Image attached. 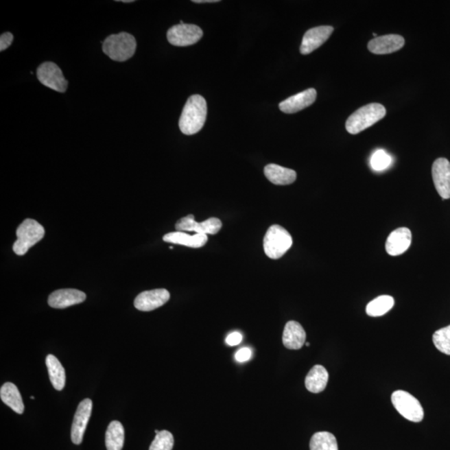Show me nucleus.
Masks as SVG:
<instances>
[{"label":"nucleus","mask_w":450,"mask_h":450,"mask_svg":"<svg viewBox=\"0 0 450 450\" xmlns=\"http://www.w3.org/2000/svg\"><path fill=\"white\" fill-rule=\"evenodd\" d=\"M206 117V100L201 95H192L185 104L178 126L186 135L196 134L204 127Z\"/></svg>","instance_id":"obj_1"},{"label":"nucleus","mask_w":450,"mask_h":450,"mask_svg":"<svg viewBox=\"0 0 450 450\" xmlns=\"http://www.w3.org/2000/svg\"><path fill=\"white\" fill-rule=\"evenodd\" d=\"M317 98V92L314 88L306 89V91L298 93L296 95L282 101L279 104V108L285 114H294L304 108H307L314 103Z\"/></svg>","instance_id":"obj_15"},{"label":"nucleus","mask_w":450,"mask_h":450,"mask_svg":"<svg viewBox=\"0 0 450 450\" xmlns=\"http://www.w3.org/2000/svg\"><path fill=\"white\" fill-rule=\"evenodd\" d=\"M405 38L398 34L379 36L368 42V49L375 54H388L398 51L405 45Z\"/></svg>","instance_id":"obj_17"},{"label":"nucleus","mask_w":450,"mask_h":450,"mask_svg":"<svg viewBox=\"0 0 450 450\" xmlns=\"http://www.w3.org/2000/svg\"><path fill=\"white\" fill-rule=\"evenodd\" d=\"M392 163V158L386 151L383 150H376L372 155L370 165L375 171H383L389 168Z\"/></svg>","instance_id":"obj_29"},{"label":"nucleus","mask_w":450,"mask_h":450,"mask_svg":"<svg viewBox=\"0 0 450 450\" xmlns=\"http://www.w3.org/2000/svg\"><path fill=\"white\" fill-rule=\"evenodd\" d=\"M251 357L252 351L250 348H240L235 354V359L240 363L248 362V360L250 359Z\"/></svg>","instance_id":"obj_31"},{"label":"nucleus","mask_w":450,"mask_h":450,"mask_svg":"<svg viewBox=\"0 0 450 450\" xmlns=\"http://www.w3.org/2000/svg\"><path fill=\"white\" fill-rule=\"evenodd\" d=\"M394 298L390 296H379L368 303L366 307V313L368 316L379 317L387 313L394 307Z\"/></svg>","instance_id":"obj_25"},{"label":"nucleus","mask_w":450,"mask_h":450,"mask_svg":"<svg viewBox=\"0 0 450 450\" xmlns=\"http://www.w3.org/2000/svg\"><path fill=\"white\" fill-rule=\"evenodd\" d=\"M1 401L12 409L15 413L22 414L25 411L24 402L16 386L7 382L0 389Z\"/></svg>","instance_id":"obj_22"},{"label":"nucleus","mask_w":450,"mask_h":450,"mask_svg":"<svg viewBox=\"0 0 450 450\" xmlns=\"http://www.w3.org/2000/svg\"><path fill=\"white\" fill-rule=\"evenodd\" d=\"M174 444L173 434L167 430H162L156 434L150 450H172Z\"/></svg>","instance_id":"obj_28"},{"label":"nucleus","mask_w":450,"mask_h":450,"mask_svg":"<svg viewBox=\"0 0 450 450\" xmlns=\"http://www.w3.org/2000/svg\"><path fill=\"white\" fill-rule=\"evenodd\" d=\"M37 78L42 84L54 91L64 93L68 88V81L60 68L52 62H45L38 66Z\"/></svg>","instance_id":"obj_8"},{"label":"nucleus","mask_w":450,"mask_h":450,"mask_svg":"<svg viewBox=\"0 0 450 450\" xmlns=\"http://www.w3.org/2000/svg\"><path fill=\"white\" fill-rule=\"evenodd\" d=\"M170 294L165 289L145 291L134 300V307L141 311L149 312L161 307L169 300Z\"/></svg>","instance_id":"obj_12"},{"label":"nucleus","mask_w":450,"mask_h":450,"mask_svg":"<svg viewBox=\"0 0 450 450\" xmlns=\"http://www.w3.org/2000/svg\"><path fill=\"white\" fill-rule=\"evenodd\" d=\"M137 48L135 38L129 33L112 34L103 42V52L111 60L123 62L134 56Z\"/></svg>","instance_id":"obj_3"},{"label":"nucleus","mask_w":450,"mask_h":450,"mask_svg":"<svg viewBox=\"0 0 450 450\" xmlns=\"http://www.w3.org/2000/svg\"><path fill=\"white\" fill-rule=\"evenodd\" d=\"M432 177L438 195L443 200L450 199V162L447 158H437L432 166Z\"/></svg>","instance_id":"obj_11"},{"label":"nucleus","mask_w":450,"mask_h":450,"mask_svg":"<svg viewBox=\"0 0 450 450\" xmlns=\"http://www.w3.org/2000/svg\"><path fill=\"white\" fill-rule=\"evenodd\" d=\"M433 342L438 351L450 355V325L436 331L433 335Z\"/></svg>","instance_id":"obj_27"},{"label":"nucleus","mask_w":450,"mask_h":450,"mask_svg":"<svg viewBox=\"0 0 450 450\" xmlns=\"http://www.w3.org/2000/svg\"><path fill=\"white\" fill-rule=\"evenodd\" d=\"M309 449L310 450H339L335 436L329 432L314 434L310 440Z\"/></svg>","instance_id":"obj_26"},{"label":"nucleus","mask_w":450,"mask_h":450,"mask_svg":"<svg viewBox=\"0 0 450 450\" xmlns=\"http://www.w3.org/2000/svg\"><path fill=\"white\" fill-rule=\"evenodd\" d=\"M45 235V228L36 220L27 219L17 228V240L13 246L15 254L25 255L31 247L40 241Z\"/></svg>","instance_id":"obj_5"},{"label":"nucleus","mask_w":450,"mask_h":450,"mask_svg":"<svg viewBox=\"0 0 450 450\" xmlns=\"http://www.w3.org/2000/svg\"><path fill=\"white\" fill-rule=\"evenodd\" d=\"M386 115V108L382 104L373 103L359 108L352 114L345 123L348 133L357 134L373 126Z\"/></svg>","instance_id":"obj_2"},{"label":"nucleus","mask_w":450,"mask_h":450,"mask_svg":"<svg viewBox=\"0 0 450 450\" xmlns=\"http://www.w3.org/2000/svg\"><path fill=\"white\" fill-rule=\"evenodd\" d=\"M263 172L268 180L276 185L293 184L297 178V174L294 170L274 164L266 165Z\"/></svg>","instance_id":"obj_20"},{"label":"nucleus","mask_w":450,"mask_h":450,"mask_svg":"<svg viewBox=\"0 0 450 450\" xmlns=\"http://www.w3.org/2000/svg\"><path fill=\"white\" fill-rule=\"evenodd\" d=\"M391 401L394 408L406 420L418 423L424 418V409H423L421 403L408 392L394 391L391 395Z\"/></svg>","instance_id":"obj_6"},{"label":"nucleus","mask_w":450,"mask_h":450,"mask_svg":"<svg viewBox=\"0 0 450 450\" xmlns=\"http://www.w3.org/2000/svg\"><path fill=\"white\" fill-rule=\"evenodd\" d=\"M243 336L241 333L239 332L231 333L230 335H228L226 338L225 342L230 346H235L242 342Z\"/></svg>","instance_id":"obj_32"},{"label":"nucleus","mask_w":450,"mask_h":450,"mask_svg":"<svg viewBox=\"0 0 450 450\" xmlns=\"http://www.w3.org/2000/svg\"><path fill=\"white\" fill-rule=\"evenodd\" d=\"M46 366H47L50 382L54 389L61 391L65 386V370L62 366L60 360L53 355L46 357Z\"/></svg>","instance_id":"obj_23"},{"label":"nucleus","mask_w":450,"mask_h":450,"mask_svg":"<svg viewBox=\"0 0 450 450\" xmlns=\"http://www.w3.org/2000/svg\"><path fill=\"white\" fill-rule=\"evenodd\" d=\"M92 408L93 403L89 399H84L78 406L71 429V440L75 445L82 443L85 429L91 416Z\"/></svg>","instance_id":"obj_10"},{"label":"nucleus","mask_w":450,"mask_h":450,"mask_svg":"<svg viewBox=\"0 0 450 450\" xmlns=\"http://www.w3.org/2000/svg\"><path fill=\"white\" fill-rule=\"evenodd\" d=\"M86 300V294L75 289H64L54 291L48 300L50 307L65 309L81 304Z\"/></svg>","instance_id":"obj_14"},{"label":"nucleus","mask_w":450,"mask_h":450,"mask_svg":"<svg viewBox=\"0 0 450 450\" xmlns=\"http://www.w3.org/2000/svg\"><path fill=\"white\" fill-rule=\"evenodd\" d=\"M123 3H133V0H123Z\"/></svg>","instance_id":"obj_34"},{"label":"nucleus","mask_w":450,"mask_h":450,"mask_svg":"<svg viewBox=\"0 0 450 450\" xmlns=\"http://www.w3.org/2000/svg\"><path fill=\"white\" fill-rule=\"evenodd\" d=\"M13 34L10 32L3 33L0 37V51L7 49L12 44Z\"/></svg>","instance_id":"obj_30"},{"label":"nucleus","mask_w":450,"mask_h":450,"mask_svg":"<svg viewBox=\"0 0 450 450\" xmlns=\"http://www.w3.org/2000/svg\"><path fill=\"white\" fill-rule=\"evenodd\" d=\"M125 444V429L119 421H112L106 434L108 450H122Z\"/></svg>","instance_id":"obj_24"},{"label":"nucleus","mask_w":450,"mask_h":450,"mask_svg":"<svg viewBox=\"0 0 450 450\" xmlns=\"http://www.w3.org/2000/svg\"><path fill=\"white\" fill-rule=\"evenodd\" d=\"M310 344L309 343H306V346H309Z\"/></svg>","instance_id":"obj_35"},{"label":"nucleus","mask_w":450,"mask_h":450,"mask_svg":"<svg viewBox=\"0 0 450 450\" xmlns=\"http://www.w3.org/2000/svg\"><path fill=\"white\" fill-rule=\"evenodd\" d=\"M193 2L197 3H217V2H220V0H193Z\"/></svg>","instance_id":"obj_33"},{"label":"nucleus","mask_w":450,"mask_h":450,"mask_svg":"<svg viewBox=\"0 0 450 450\" xmlns=\"http://www.w3.org/2000/svg\"><path fill=\"white\" fill-rule=\"evenodd\" d=\"M222 228V222L218 218H209L203 222H196L195 216L183 217L176 224L177 231L196 232L200 235H216Z\"/></svg>","instance_id":"obj_9"},{"label":"nucleus","mask_w":450,"mask_h":450,"mask_svg":"<svg viewBox=\"0 0 450 450\" xmlns=\"http://www.w3.org/2000/svg\"><path fill=\"white\" fill-rule=\"evenodd\" d=\"M203 30L195 25L180 24L170 28L167 33L168 41L174 46L185 47L196 44L203 37Z\"/></svg>","instance_id":"obj_7"},{"label":"nucleus","mask_w":450,"mask_h":450,"mask_svg":"<svg viewBox=\"0 0 450 450\" xmlns=\"http://www.w3.org/2000/svg\"><path fill=\"white\" fill-rule=\"evenodd\" d=\"M158 432H160V431H158V430H157V429L155 430V434H158Z\"/></svg>","instance_id":"obj_36"},{"label":"nucleus","mask_w":450,"mask_h":450,"mask_svg":"<svg viewBox=\"0 0 450 450\" xmlns=\"http://www.w3.org/2000/svg\"><path fill=\"white\" fill-rule=\"evenodd\" d=\"M306 333L304 328L296 321H289L283 333V344L289 350L297 351L304 346Z\"/></svg>","instance_id":"obj_18"},{"label":"nucleus","mask_w":450,"mask_h":450,"mask_svg":"<svg viewBox=\"0 0 450 450\" xmlns=\"http://www.w3.org/2000/svg\"><path fill=\"white\" fill-rule=\"evenodd\" d=\"M292 246V236L279 224L270 226L263 238V250L268 257L272 259L283 257Z\"/></svg>","instance_id":"obj_4"},{"label":"nucleus","mask_w":450,"mask_h":450,"mask_svg":"<svg viewBox=\"0 0 450 450\" xmlns=\"http://www.w3.org/2000/svg\"><path fill=\"white\" fill-rule=\"evenodd\" d=\"M412 242L410 228L402 227L391 233L386 243L387 253L391 256L401 255L408 250Z\"/></svg>","instance_id":"obj_16"},{"label":"nucleus","mask_w":450,"mask_h":450,"mask_svg":"<svg viewBox=\"0 0 450 450\" xmlns=\"http://www.w3.org/2000/svg\"><path fill=\"white\" fill-rule=\"evenodd\" d=\"M329 380V373L324 366L317 364L309 370L305 378V386L309 392L319 394L325 390Z\"/></svg>","instance_id":"obj_21"},{"label":"nucleus","mask_w":450,"mask_h":450,"mask_svg":"<svg viewBox=\"0 0 450 450\" xmlns=\"http://www.w3.org/2000/svg\"><path fill=\"white\" fill-rule=\"evenodd\" d=\"M333 32V27L329 25L316 27V28L309 29L303 37L300 53L306 56V54L313 52L329 40Z\"/></svg>","instance_id":"obj_13"},{"label":"nucleus","mask_w":450,"mask_h":450,"mask_svg":"<svg viewBox=\"0 0 450 450\" xmlns=\"http://www.w3.org/2000/svg\"><path fill=\"white\" fill-rule=\"evenodd\" d=\"M163 240L167 243L178 244V246H187L189 248H201L205 246L208 241L206 235L196 234L189 235L185 232L169 233L163 237Z\"/></svg>","instance_id":"obj_19"}]
</instances>
